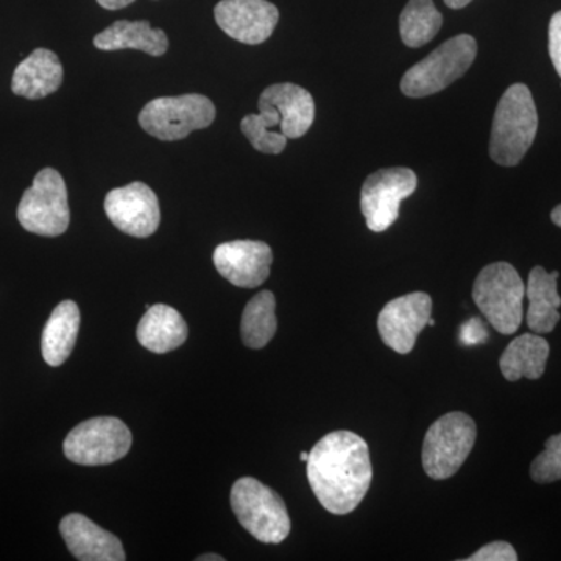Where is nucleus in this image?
<instances>
[{
  "label": "nucleus",
  "mask_w": 561,
  "mask_h": 561,
  "mask_svg": "<svg viewBox=\"0 0 561 561\" xmlns=\"http://www.w3.org/2000/svg\"><path fill=\"white\" fill-rule=\"evenodd\" d=\"M306 463L313 494L334 515L356 511L370 490V449L354 432L335 431L324 435L309 453Z\"/></svg>",
  "instance_id": "f257e3e1"
},
{
  "label": "nucleus",
  "mask_w": 561,
  "mask_h": 561,
  "mask_svg": "<svg viewBox=\"0 0 561 561\" xmlns=\"http://www.w3.org/2000/svg\"><path fill=\"white\" fill-rule=\"evenodd\" d=\"M538 113L526 84L515 83L502 95L494 113L490 136V157L496 164L515 168L534 144Z\"/></svg>",
  "instance_id": "f03ea898"
},
{
  "label": "nucleus",
  "mask_w": 561,
  "mask_h": 561,
  "mask_svg": "<svg viewBox=\"0 0 561 561\" xmlns=\"http://www.w3.org/2000/svg\"><path fill=\"white\" fill-rule=\"evenodd\" d=\"M526 286L508 262H494L479 273L472 298L494 330L511 335L519 330L524 317Z\"/></svg>",
  "instance_id": "7ed1b4c3"
},
{
  "label": "nucleus",
  "mask_w": 561,
  "mask_h": 561,
  "mask_svg": "<svg viewBox=\"0 0 561 561\" xmlns=\"http://www.w3.org/2000/svg\"><path fill=\"white\" fill-rule=\"evenodd\" d=\"M231 507L243 529L256 540L279 545L289 537L290 518L283 497L256 479L236 481L231 490Z\"/></svg>",
  "instance_id": "20e7f679"
},
{
  "label": "nucleus",
  "mask_w": 561,
  "mask_h": 561,
  "mask_svg": "<svg viewBox=\"0 0 561 561\" xmlns=\"http://www.w3.org/2000/svg\"><path fill=\"white\" fill-rule=\"evenodd\" d=\"M476 55L478 43L471 35L454 36L404 73L402 94L412 99L437 94L467 73Z\"/></svg>",
  "instance_id": "39448f33"
},
{
  "label": "nucleus",
  "mask_w": 561,
  "mask_h": 561,
  "mask_svg": "<svg viewBox=\"0 0 561 561\" xmlns=\"http://www.w3.org/2000/svg\"><path fill=\"white\" fill-rule=\"evenodd\" d=\"M474 420L467 413L451 412L435 421L423 442V468L435 481H445L460 470L474 448Z\"/></svg>",
  "instance_id": "423d86ee"
},
{
  "label": "nucleus",
  "mask_w": 561,
  "mask_h": 561,
  "mask_svg": "<svg viewBox=\"0 0 561 561\" xmlns=\"http://www.w3.org/2000/svg\"><path fill=\"white\" fill-rule=\"evenodd\" d=\"M18 220L24 230L46 238H57L68 231V187L60 172L47 168L35 176L32 187L22 195Z\"/></svg>",
  "instance_id": "0eeeda50"
},
{
  "label": "nucleus",
  "mask_w": 561,
  "mask_h": 561,
  "mask_svg": "<svg viewBox=\"0 0 561 561\" xmlns=\"http://www.w3.org/2000/svg\"><path fill=\"white\" fill-rule=\"evenodd\" d=\"M216 119V106L201 94L154 99L139 113L144 131L160 140H181L192 131L205 130Z\"/></svg>",
  "instance_id": "6e6552de"
},
{
  "label": "nucleus",
  "mask_w": 561,
  "mask_h": 561,
  "mask_svg": "<svg viewBox=\"0 0 561 561\" xmlns=\"http://www.w3.org/2000/svg\"><path fill=\"white\" fill-rule=\"evenodd\" d=\"M131 432L114 416H98L83 421L66 437L65 456L84 467H101L124 459L130 451Z\"/></svg>",
  "instance_id": "1a4fd4ad"
},
{
  "label": "nucleus",
  "mask_w": 561,
  "mask_h": 561,
  "mask_svg": "<svg viewBox=\"0 0 561 561\" xmlns=\"http://www.w3.org/2000/svg\"><path fill=\"white\" fill-rule=\"evenodd\" d=\"M419 186L412 169L390 168L371 173L360 191V209L371 231L389 230L400 216L401 202Z\"/></svg>",
  "instance_id": "9d476101"
},
{
  "label": "nucleus",
  "mask_w": 561,
  "mask_h": 561,
  "mask_svg": "<svg viewBox=\"0 0 561 561\" xmlns=\"http://www.w3.org/2000/svg\"><path fill=\"white\" fill-rule=\"evenodd\" d=\"M105 213L114 227L133 238H149L160 227L157 194L140 181L110 191L105 198Z\"/></svg>",
  "instance_id": "9b49d317"
},
{
  "label": "nucleus",
  "mask_w": 561,
  "mask_h": 561,
  "mask_svg": "<svg viewBox=\"0 0 561 561\" xmlns=\"http://www.w3.org/2000/svg\"><path fill=\"white\" fill-rule=\"evenodd\" d=\"M431 316L432 298L424 291L394 298L379 313V334L389 348L409 354L415 348L416 337L427 327Z\"/></svg>",
  "instance_id": "f8f14e48"
},
{
  "label": "nucleus",
  "mask_w": 561,
  "mask_h": 561,
  "mask_svg": "<svg viewBox=\"0 0 561 561\" xmlns=\"http://www.w3.org/2000/svg\"><path fill=\"white\" fill-rule=\"evenodd\" d=\"M214 16L230 38L256 46L271 38L279 11L267 0H220Z\"/></svg>",
  "instance_id": "ddd939ff"
},
{
  "label": "nucleus",
  "mask_w": 561,
  "mask_h": 561,
  "mask_svg": "<svg viewBox=\"0 0 561 561\" xmlns=\"http://www.w3.org/2000/svg\"><path fill=\"white\" fill-rule=\"evenodd\" d=\"M213 261L225 279L243 289H254L271 275L273 251L265 242L232 241L220 243Z\"/></svg>",
  "instance_id": "4468645a"
},
{
  "label": "nucleus",
  "mask_w": 561,
  "mask_h": 561,
  "mask_svg": "<svg viewBox=\"0 0 561 561\" xmlns=\"http://www.w3.org/2000/svg\"><path fill=\"white\" fill-rule=\"evenodd\" d=\"M61 537L70 553L81 561H124V546L116 535L102 529L80 513H70L60 523Z\"/></svg>",
  "instance_id": "2eb2a0df"
},
{
  "label": "nucleus",
  "mask_w": 561,
  "mask_h": 561,
  "mask_svg": "<svg viewBox=\"0 0 561 561\" xmlns=\"http://www.w3.org/2000/svg\"><path fill=\"white\" fill-rule=\"evenodd\" d=\"M262 101L279 111V130L287 139L305 136L316 119V103L311 92L294 83H278L262 91Z\"/></svg>",
  "instance_id": "dca6fc26"
},
{
  "label": "nucleus",
  "mask_w": 561,
  "mask_h": 561,
  "mask_svg": "<svg viewBox=\"0 0 561 561\" xmlns=\"http://www.w3.org/2000/svg\"><path fill=\"white\" fill-rule=\"evenodd\" d=\"M61 83L62 66L57 54L36 49L14 70L11 91L28 101H39L60 90Z\"/></svg>",
  "instance_id": "f3484780"
},
{
  "label": "nucleus",
  "mask_w": 561,
  "mask_h": 561,
  "mask_svg": "<svg viewBox=\"0 0 561 561\" xmlns=\"http://www.w3.org/2000/svg\"><path fill=\"white\" fill-rule=\"evenodd\" d=\"M559 276V272L548 273L540 265L531 268L526 287L527 300H529L526 319L527 327L535 334H548L559 324L561 306V297L557 290Z\"/></svg>",
  "instance_id": "a211bd4d"
},
{
  "label": "nucleus",
  "mask_w": 561,
  "mask_h": 561,
  "mask_svg": "<svg viewBox=\"0 0 561 561\" xmlns=\"http://www.w3.org/2000/svg\"><path fill=\"white\" fill-rule=\"evenodd\" d=\"M136 335L144 348L151 353L165 354L186 342L187 324L176 309L168 305H154L147 308Z\"/></svg>",
  "instance_id": "6ab92c4d"
},
{
  "label": "nucleus",
  "mask_w": 561,
  "mask_h": 561,
  "mask_svg": "<svg viewBox=\"0 0 561 561\" xmlns=\"http://www.w3.org/2000/svg\"><path fill=\"white\" fill-rule=\"evenodd\" d=\"M99 50L136 49L151 57H162L169 49V38L162 31L151 28L149 21H117L94 38Z\"/></svg>",
  "instance_id": "aec40b11"
},
{
  "label": "nucleus",
  "mask_w": 561,
  "mask_h": 561,
  "mask_svg": "<svg viewBox=\"0 0 561 561\" xmlns=\"http://www.w3.org/2000/svg\"><path fill=\"white\" fill-rule=\"evenodd\" d=\"M80 330V309L76 302L61 301L51 312L41 337L44 360L50 367L65 364L76 346Z\"/></svg>",
  "instance_id": "412c9836"
},
{
  "label": "nucleus",
  "mask_w": 561,
  "mask_h": 561,
  "mask_svg": "<svg viewBox=\"0 0 561 561\" xmlns=\"http://www.w3.org/2000/svg\"><path fill=\"white\" fill-rule=\"evenodd\" d=\"M551 346L540 334H523L516 337L502 353L500 367L507 381L527 378L540 379L546 370Z\"/></svg>",
  "instance_id": "4be33fe9"
},
{
  "label": "nucleus",
  "mask_w": 561,
  "mask_h": 561,
  "mask_svg": "<svg viewBox=\"0 0 561 561\" xmlns=\"http://www.w3.org/2000/svg\"><path fill=\"white\" fill-rule=\"evenodd\" d=\"M276 300L271 290H262L251 298L242 313V341L249 348H264L275 337L278 321L275 316Z\"/></svg>",
  "instance_id": "5701e85b"
},
{
  "label": "nucleus",
  "mask_w": 561,
  "mask_h": 561,
  "mask_svg": "<svg viewBox=\"0 0 561 561\" xmlns=\"http://www.w3.org/2000/svg\"><path fill=\"white\" fill-rule=\"evenodd\" d=\"M260 114H249L241 122V130L251 146L265 154H279L286 149V136L280 133V114L271 103H257Z\"/></svg>",
  "instance_id": "b1692460"
},
{
  "label": "nucleus",
  "mask_w": 561,
  "mask_h": 561,
  "mask_svg": "<svg viewBox=\"0 0 561 561\" xmlns=\"http://www.w3.org/2000/svg\"><path fill=\"white\" fill-rule=\"evenodd\" d=\"M443 18L432 0H409L400 16L402 43L412 49H419L440 32Z\"/></svg>",
  "instance_id": "393cba45"
},
{
  "label": "nucleus",
  "mask_w": 561,
  "mask_h": 561,
  "mask_svg": "<svg viewBox=\"0 0 561 561\" xmlns=\"http://www.w3.org/2000/svg\"><path fill=\"white\" fill-rule=\"evenodd\" d=\"M530 476L537 483H551L561 479V434L546 442L545 451L531 461Z\"/></svg>",
  "instance_id": "a878e982"
},
{
  "label": "nucleus",
  "mask_w": 561,
  "mask_h": 561,
  "mask_svg": "<svg viewBox=\"0 0 561 561\" xmlns=\"http://www.w3.org/2000/svg\"><path fill=\"white\" fill-rule=\"evenodd\" d=\"M518 553L511 542L493 541L490 545L483 546L478 552L472 553L471 557L465 561H516Z\"/></svg>",
  "instance_id": "bb28decb"
},
{
  "label": "nucleus",
  "mask_w": 561,
  "mask_h": 561,
  "mask_svg": "<svg viewBox=\"0 0 561 561\" xmlns=\"http://www.w3.org/2000/svg\"><path fill=\"white\" fill-rule=\"evenodd\" d=\"M549 55L561 79V11L553 14L549 24Z\"/></svg>",
  "instance_id": "cd10ccee"
},
{
  "label": "nucleus",
  "mask_w": 561,
  "mask_h": 561,
  "mask_svg": "<svg viewBox=\"0 0 561 561\" xmlns=\"http://www.w3.org/2000/svg\"><path fill=\"white\" fill-rule=\"evenodd\" d=\"M489 339V332L481 320L472 319L465 323L460 330V341L465 345H479V343L485 342Z\"/></svg>",
  "instance_id": "c85d7f7f"
},
{
  "label": "nucleus",
  "mask_w": 561,
  "mask_h": 561,
  "mask_svg": "<svg viewBox=\"0 0 561 561\" xmlns=\"http://www.w3.org/2000/svg\"><path fill=\"white\" fill-rule=\"evenodd\" d=\"M99 5L106 10H121L130 5L135 0H98Z\"/></svg>",
  "instance_id": "c756f323"
},
{
  "label": "nucleus",
  "mask_w": 561,
  "mask_h": 561,
  "mask_svg": "<svg viewBox=\"0 0 561 561\" xmlns=\"http://www.w3.org/2000/svg\"><path fill=\"white\" fill-rule=\"evenodd\" d=\"M471 2L472 0H445L446 7H449V9L453 10L465 9V7H467L468 3Z\"/></svg>",
  "instance_id": "7c9ffc66"
},
{
  "label": "nucleus",
  "mask_w": 561,
  "mask_h": 561,
  "mask_svg": "<svg viewBox=\"0 0 561 561\" xmlns=\"http://www.w3.org/2000/svg\"><path fill=\"white\" fill-rule=\"evenodd\" d=\"M198 561H224V557L216 556V553H205V556L197 557Z\"/></svg>",
  "instance_id": "2f4dec72"
},
{
  "label": "nucleus",
  "mask_w": 561,
  "mask_h": 561,
  "mask_svg": "<svg viewBox=\"0 0 561 561\" xmlns=\"http://www.w3.org/2000/svg\"><path fill=\"white\" fill-rule=\"evenodd\" d=\"M551 219L557 227L561 228V205L557 206V208L552 210Z\"/></svg>",
  "instance_id": "473e14b6"
},
{
  "label": "nucleus",
  "mask_w": 561,
  "mask_h": 561,
  "mask_svg": "<svg viewBox=\"0 0 561 561\" xmlns=\"http://www.w3.org/2000/svg\"><path fill=\"white\" fill-rule=\"evenodd\" d=\"M300 459H301V461H305V463H306V461H308V459H309V453L302 451Z\"/></svg>",
  "instance_id": "72a5a7b5"
}]
</instances>
